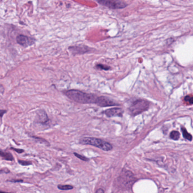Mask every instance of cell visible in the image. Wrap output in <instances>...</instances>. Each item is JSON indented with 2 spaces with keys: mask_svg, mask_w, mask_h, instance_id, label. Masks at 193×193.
<instances>
[{
  "mask_svg": "<svg viewBox=\"0 0 193 193\" xmlns=\"http://www.w3.org/2000/svg\"><path fill=\"white\" fill-rule=\"evenodd\" d=\"M65 95L70 99L82 104L95 103L97 97L93 94L85 93L76 90H70L65 92Z\"/></svg>",
  "mask_w": 193,
  "mask_h": 193,
  "instance_id": "obj_1",
  "label": "cell"
},
{
  "mask_svg": "<svg viewBox=\"0 0 193 193\" xmlns=\"http://www.w3.org/2000/svg\"><path fill=\"white\" fill-rule=\"evenodd\" d=\"M80 143L83 144H88L96 147L105 151H109L112 149V146L109 143L96 138H83L80 140Z\"/></svg>",
  "mask_w": 193,
  "mask_h": 193,
  "instance_id": "obj_2",
  "label": "cell"
},
{
  "mask_svg": "<svg viewBox=\"0 0 193 193\" xmlns=\"http://www.w3.org/2000/svg\"><path fill=\"white\" fill-rule=\"evenodd\" d=\"M149 102L144 100H137L132 104L129 108V111L133 116L140 114L149 108Z\"/></svg>",
  "mask_w": 193,
  "mask_h": 193,
  "instance_id": "obj_3",
  "label": "cell"
},
{
  "mask_svg": "<svg viewBox=\"0 0 193 193\" xmlns=\"http://www.w3.org/2000/svg\"><path fill=\"white\" fill-rule=\"evenodd\" d=\"M98 3L110 9H121L125 8L128 5L121 0H96Z\"/></svg>",
  "mask_w": 193,
  "mask_h": 193,
  "instance_id": "obj_4",
  "label": "cell"
},
{
  "mask_svg": "<svg viewBox=\"0 0 193 193\" xmlns=\"http://www.w3.org/2000/svg\"><path fill=\"white\" fill-rule=\"evenodd\" d=\"M123 175H120L118 178L119 184L123 187H130L134 182V177L132 173L126 170Z\"/></svg>",
  "mask_w": 193,
  "mask_h": 193,
  "instance_id": "obj_5",
  "label": "cell"
},
{
  "mask_svg": "<svg viewBox=\"0 0 193 193\" xmlns=\"http://www.w3.org/2000/svg\"><path fill=\"white\" fill-rule=\"evenodd\" d=\"M95 103L100 107H111L118 105L116 102H114L113 100L110 99L108 97L105 96H100L97 97Z\"/></svg>",
  "mask_w": 193,
  "mask_h": 193,
  "instance_id": "obj_6",
  "label": "cell"
},
{
  "mask_svg": "<svg viewBox=\"0 0 193 193\" xmlns=\"http://www.w3.org/2000/svg\"><path fill=\"white\" fill-rule=\"evenodd\" d=\"M17 41L18 44L23 47H27L32 44V39L25 35H20L18 36Z\"/></svg>",
  "mask_w": 193,
  "mask_h": 193,
  "instance_id": "obj_7",
  "label": "cell"
},
{
  "mask_svg": "<svg viewBox=\"0 0 193 193\" xmlns=\"http://www.w3.org/2000/svg\"><path fill=\"white\" fill-rule=\"evenodd\" d=\"M69 50L73 54H83L88 52L90 50V48L86 46H73L69 47Z\"/></svg>",
  "mask_w": 193,
  "mask_h": 193,
  "instance_id": "obj_8",
  "label": "cell"
},
{
  "mask_svg": "<svg viewBox=\"0 0 193 193\" xmlns=\"http://www.w3.org/2000/svg\"><path fill=\"white\" fill-rule=\"evenodd\" d=\"M123 110L120 108H113L109 109L105 111V114L109 117H120L123 115Z\"/></svg>",
  "mask_w": 193,
  "mask_h": 193,
  "instance_id": "obj_9",
  "label": "cell"
},
{
  "mask_svg": "<svg viewBox=\"0 0 193 193\" xmlns=\"http://www.w3.org/2000/svg\"><path fill=\"white\" fill-rule=\"evenodd\" d=\"M37 123L45 124L49 121L47 113L44 110H40L37 112Z\"/></svg>",
  "mask_w": 193,
  "mask_h": 193,
  "instance_id": "obj_10",
  "label": "cell"
},
{
  "mask_svg": "<svg viewBox=\"0 0 193 193\" xmlns=\"http://www.w3.org/2000/svg\"><path fill=\"white\" fill-rule=\"evenodd\" d=\"M0 157L3 159V160L8 161H14V160L11 153L6 152L3 150H0Z\"/></svg>",
  "mask_w": 193,
  "mask_h": 193,
  "instance_id": "obj_11",
  "label": "cell"
},
{
  "mask_svg": "<svg viewBox=\"0 0 193 193\" xmlns=\"http://www.w3.org/2000/svg\"><path fill=\"white\" fill-rule=\"evenodd\" d=\"M182 132V134H183V137L185 138H186V139L187 140H190V141H191L192 140V135H191L188 132H187V130H186L185 128H182L181 129Z\"/></svg>",
  "mask_w": 193,
  "mask_h": 193,
  "instance_id": "obj_12",
  "label": "cell"
},
{
  "mask_svg": "<svg viewBox=\"0 0 193 193\" xmlns=\"http://www.w3.org/2000/svg\"><path fill=\"white\" fill-rule=\"evenodd\" d=\"M180 137V133L177 131H173L170 134V138L173 140H179Z\"/></svg>",
  "mask_w": 193,
  "mask_h": 193,
  "instance_id": "obj_13",
  "label": "cell"
},
{
  "mask_svg": "<svg viewBox=\"0 0 193 193\" xmlns=\"http://www.w3.org/2000/svg\"><path fill=\"white\" fill-rule=\"evenodd\" d=\"M57 187L59 189L61 190H69L73 189V186L71 185H59Z\"/></svg>",
  "mask_w": 193,
  "mask_h": 193,
  "instance_id": "obj_14",
  "label": "cell"
},
{
  "mask_svg": "<svg viewBox=\"0 0 193 193\" xmlns=\"http://www.w3.org/2000/svg\"><path fill=\"white\" fill-rule=\"evenodd\" d=\"M184 100L185 102H187L189 105H191L193 104V97L191 96H186L184 97Z\"/></svg>",
  "mask_w": 193,
  "mask_h": 193,
  "instance_id": "obj_15",
  "label": "cell"
},
{
  "mask_svg": "<svg viewBox=\"0 0 193 193\" xmlns=\"http://www.w3.org/2000/svg\"><path fill=\"white\" fill-rule=\"evenodd\" d=\"M96 67L100 70H108L111 69V67L104 65L98 64L96 65Z\"/></svg>",
  "mask_w": 193,
  "mask_h": 193,
  "instance_id": "obj_16",
  "label": "cell"
},
{
  "mask_svg": "<svg viewBox=\"0 0 193 193\" xmlns=\"http://www.w3.org/2000/svg\"><path fill=\"white\" fill-rule=\"evenodd\" d=\"M18 163L21 164L22 165H23V166H27V165H29L32 164V163L31 161H22L21 160H18Z\"/></svg>",
  "mask_w": 193,
  "mask_h": 193,
  "instance_id": "obj_17",
  "label": "cell"
},
{
  "mask_svg": "<svg viewBox=\"0 0 193 193\" xmlns=\"http://www.w3.org/2000/svg\"><path fill=\"white\" fill-rule=\"evenodd\" d=\"M74 155H75L76 156L77 158L80 159L81 160H83V161H88V159L86 158L85 156H83L82 155H79V154H77V153H74Z\"/></svg>",
  "mask_w": 193,
  "mask_h": 193,
  "instance_id": "obj_18",
  "label": "cell"
},
{
  "mask_svg": "<svg viewBox=\"0 0 193 193\" xmlns=\"http://www.w3.org/2000/svg\"><path fill=\"white\" fill-rule=\"evenodd\" d=\"M11 149H13V150H14L15 151H16V152L18 153V154H22V152H24L23 149H17L13 148V147H12V148H11Z\"/></svg>",
  "mask_w": 193,
  "mask_h": 193,
  "instance_id": "obj_19",
  "label": "cell"
},
{
  "mask_svg": "<svg viewBox=\"0 0 193 193\" xmlns=\"http://www.w3.org/2000/svg\"><path fill=\"white\" fill-rule=\"evenodd\" d=\"M4 92H5V88L3 85L0 84V94H3Z\"/></svg>",
  "mask_w": 193,
  "mask_h": 193,
  "instance_id": "obj_20",
  "label": "cell"
},
{
  "mask_svg": "<svg viewBox=\"0 0 193 193\" xmlns=\"http://www.w3.org/2000/svg\"><path fill=\"white\" fill-rule=\"evenodd\" d=\"M8 181L12 182H22L23 181L22 180H9Z\"/></svg>",
  "mask_w": 193,
  "mask_h": 193,
  "instance_id": "obj_21",
  "label": "cell"
},
{
  "mask_svg": "<svg viewBox=\"0 0 193 193\" xmlns=\"http://www.w3.org/2000/svg\"><path fill=\"white\" fill-rule=\"evenodd\" d=\"M6 111L5 110H0V117H2L3 116V114L6 113Z\"/></svg>",
  "mask_w": 193,
  "mask_h": 193,
  "instance_id": "obj_22",
  "label": "cell"
},
{
  "mask_svg": "<svg viewBox=\"0 0 193 193\" xmlns=\"http://www.w3.org/2000/svg\"><path fill=\"white\" fill-rule=\"evenodd\" d=\"M104 190H102V189H99V190H97L96 193H104Z\"/></svg>",
  "mask_w": 193,
  "mask_h": 193,
  "instance_id": "obj_23",
  "label": "cell"
}]
</instances>
